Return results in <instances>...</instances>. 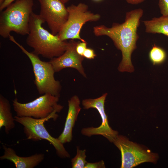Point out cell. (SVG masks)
<instances>
[{
    "label": "cell",
    "mask_w": 168,
    "mask_h": 168,
    "mask_svg": "<svg viewBox=\"0 0 168 168\" xmlns=\"http://www.w3.org/2000/svg\"><path fill=\"white\" fill-rule=\"evenodd\" d=\"M113 143L121 153V168H132L145 162L155 163L159 159L157 153L130 141L122 135H118Z\"/></svg>",
    "instance_id": "obj_7"
},
{
    "label": "cell",
    "mask_w": 168,
    "mask_h": 168,
    "mask_svg": "<svg viewBox=\"0 0 168 168\" xmlns=\"http://www.w3.org/2000/svg\"><path fill=\"white\" fill-rule=\"evenodd\" d=\"M127 2L130 4L136 5L140 3L145 0H126Z\"/></svg>",
    "instance_id": "obj_23"
},
{
    "label": "cell",
    "mask_w": 168,
    "mask_h": 168,
    "mask_svg": "<svg viewBox=\"0 0 168 168\" xmlns=\"http://www.w3.org/2000/svg\"><path fill=\"white\" fill-rule=\"evenodd\" d=\"M67 8L68 14V19L57 35L63 41L78 39L86 41L80 36L82 27L87 22L98 21L100 16L89 11L88 6L84 3L77 5L72 4Z\"/></svg>",
    "instance_id": "obj_6"
},
{
    "label": "cell",
    "mask_w": 168,
    "mask_h": 168,
    "mask_svg": "<svg viewBox=\"0 0 168 168\" xmlns=\"http://www.w3.org/2000/svg\"><path fill=\"white\" fill-rule=\"evenodd\" d=\"M105 167L104 161L103 160H101L94 163L87 162L85 168H105Z\"/></svg>",
    "instance_id": "obj_19"
},
{
    "label": "cell",
    "mask_w": 168,
    "mask_h": 168,
    "mask_svg": "<svg viewBox=\"0 0 168 168\" xmlns=\"http://www.w3.org/2000/svg\"><path fill=\"white\" fill-rule=\"evenodd\" d=\"M59 97L46 93L26 103L19 102L15 98L12 101L16 116L28 117L36 119H43L53 116L56 119L63 106L58 104Z\"/></svg>",
    "instance_id": "obj_5"
},
{
    "label": "cell",
    "mask_w": 168,
    "mask_h": 168,
    "mask_svg": "<svg viewBox=\"0 0 168 168\" xmlns=\"http://www.w3.org/2000/svg\"><path fill=\"white\" fill-rule=\"evenodd\" d=\"M143 13L141 8L135 9L126 13L125 21L122 23H114L111 27L101 25L93 28L96 36H108L121 51L122 59L118 68L120 72H132L134 71L131 57L137 48L136 43L139 38L137 29Z\"/></svg>",
    "instance_id": "obj_1"
},
{
    "label": "cell",
    "mask_w": 168,
    "mask_h": 168,
    "mask_svg": "<svg viewBox=\"0 0 168 168\" xmlns=\"http://www.w3.org/2000/svg\"><path fill=\"white\" fill-rule=\"evenodd\" d=\"M146 32L161 34L168 36V16L162 15L143 21Z\"/></svg>",
    "instance_id": "obj_15"
},
{
    "label": "cell",
    "mask_w": 168,
    "mask_h": 168,
    "mask_svg": "<svg viewBox=\"0 0 168 168\" xmlns=\"http://www.w3.org/2000/svg\"><path fill=\"white\" fill-rule=\"evenodd\" d=\"M158 6L162 15L168 16V0H159Z\"/></svg>",
    "instance_id": "obj_18"
},
{
    "label": "cell",
    "mask_w": 168,
    "mask_h": 168,
    "mask_svg": "<svg viewBox=\"0 0 168 168\" xmlns=\"http://www.w3.org/2000/svg\"><path fill=\"white\" fill-rule=\"evenodd\" d=\"M16 122L24 127V131L27 139L34 141L42 139L49 141L55 148L58 156L62 158H69L70 155L64 148L63 144L58 138L52 137L45 128L44 123L46 121L53 119H57L53 116H49L46 118L36 119L28 117H14Z\"/></svg>",
    "instance_id": "obj_8"
},
{
    "label": "cell",
    "mask_w": 168,
    "mask_h": 168,
    "mask_svg": "<svg viewBox=\"0 0 168 168\" xmlns=\"http://www.w3.org/2000/svg\"><path fill=\"white\" fill-rule=\"evenodd\" d=\"M68 110L63 131L58 138L63 144L72 140V131L81 108L79 97L74 95L68 101Z\"/></svg>",
    "instance_id": "obj_12"
},
{
    "label": "cell",
    "mask_w": 168,
    "mask_h": 168,
    "mask_svg": "<svg viewBox=\"0 0 168 168\" xmlns=\"http://www.w3.org/2000/svg\"><path fill=\"white\" fill-rule=\"evenodd\" d=\"M8 38L29 59L35 77L34 83L39 93L41 95L49 93L59 97L61 85L60 82L55 78V72L49 61H42L38 55L28 51L16 40L13 36L10 35Z\"/></svg>",
    "instance_id": "obj_4"
},
{
    "label": "cell",
    "mask_w": 168,
    "mask_h": 168,
    "mask_svg": "<svg viewBox=\"0 0 168 168\" xmlns=\"http://www.w3.org/2000/svg\"><path fill=\"white\" fill-rule=\"evenodd\" d=\"M14 118L12 116L9 101L0 95V129L5 127V132L8 133L15 127Z\"/></svg>",
    "instance_id": "obj_14"
},
{
    "label": "cell",
    "mask_w": 168,
    "mask_h": 168,
    "mask_svg": "<svg viewBox=\"0 0 168 168\" xmlns=\"http://www.w3.org/2000/svg\"><path fill=\"white\" fill-rule=\"evenodd\" d=\"M94 2H98L102 1L103 0H92Z\"/></svg>",
    "instance_id": "obj_26"
},
{
    "label": "cell",
    "mask_w": 168,
    "mask_h": 168,
    "mask_svg": "<svg viewBox=\"0 0 168 168\" xmlns=\"http://www.w3.org/2000/svg\"><path fill=\"white\" fill-rule=\"evenodd\" d=\"M40 5L39 14L46 22L51 33L57 35L67 21V8L60 0H38Z\"/></svg>",
    "instance_id": "obj_10"
},
{
    "label": "cell",
    "mask_w": 168,
    "mask_h": 168,
    "mask_svg": "<svg viewBox=\"0 0 168 168\" xmlns=\"http://www.w3.org/2000/svg\"><path fill=\"white\" fill-rule=\"evenodd\" d=\"M78 42L72 40L68 42L66 50L62 55L50 59L49 62L55 72L66 68H72L77 70L84 77H86L82 65L84 57L78 54L76 50Z\"/></svg>",
    "instance_id": "obj_11"
},
{
    "label": "cell",
    "mask_w": 168,
    "mask_h": 168,
    "mask_svg": "<svg viewBox=\"0 0 168 168\" xmlns=\"http://www.w3.org/2000/svg\"><path fill=\"white\" fill-rule=\"evenodd\" d=\"M86 149L81 150L77 147V154L71 160L72 168H85L87 162L86 160Z\"/></svg>",
    "instance_id": "obj_17"
},
{
    "label": "cell",
    "mask_w": 168,
    "mask_h": 168,
    "mask_svg": "<svg viewBox=\"0 0 168 168\" xmlns=\"http://www.w3.org/2000/svg\"><path fill=\"white\" fill-rule=\"evenodd\" d=\"M83 56L87 59H92L95 58L96 55L92 49L87 48L84 51Z\"/></svg>",
    "instance_id": "obj_21"
},
{
    "label": "cell",
    "mask_w": 168,
    "mask_h": 168,
    "mask_svg": "<svg viewBox=\"0 0 168 168\" xmlns=\"http://www.w3.org/2000/svg\"><path fill=\"white\" fill-rule=\"evenodd\" d=\"M33 0H17L12 3L0 15V35L8 38L11 32L25 35L29 32V22L33 12Z\"/></svg>",
    "instance_id": "obj_3"
},
{
    "label": "cell",
    "mask_w": 168,
    "mask_h": 168,
    "mask_svg": "<svg viewBox=\"0 0 168 168\" xmlns=\"http://www.w3.org/2000/svg\"><path fill=\"white\" fill-rule=\"evenodd\" d=\"M63 3L65 4V3L69 1L70 0H60Z\"/></svg>",
    "instance_id": "obj_24"
},
{
    "label": "cell",
    "mask_w": 168,
    "mask_h": 168,
    "mask_svg": "<svg viewBox=\"0 0 168 168\" xmlns=\"http://www.w3.org/2000/svg\"><path fill=\"white\" fill-rule=\"evenodd\" d=\"M87 44L86 41L78 42L76 47V50L78 54L83 56L84 51L87 48Z\"/></svg>",
    "instance_id": "obj_20"
},
{
    "label": "cell",
    "mask_w": 168,
    "mask_h": 168,
    "mask_svg": "<svg viewBox=\"0 0 168 168\" xmlns=\"http://www.w3.org/2000/svg\"><path fill=\"white\" fill-rule=\"evenodd\" d=\"M5 0H0V5H1Z\"/></svg>",
    "instance_id": "obj_25"
},
{
    "label": "cell",
    "mask_w": 168,
    "mask_h": 168,
    "mask_svg": "<svg viewBox=\"0 0 168 168\" xmlns=\"http://www.w3.org/2000/svg\"><path fill=\"white\" fill-rule=\"evenodd\" d=\"M166 57L165 51L162 48L155 44L149 53V59L153 65L162 64L166 60Z\"/></svg>",
    "instance_id": "obj_16"
},
{
    "label": "cell",
    "mask_w": 168,
    "mask_h": 168,
    "mask_svg": "<svg viewBox=\"0 0 168 168\" xmlns=\"http://www.w3.org/2000/svg\"><path fill=\"white\" fill-rule=\"evenodd\" d=\"M4 154L0 157L1 160H7L13 162L16 168H33L44 159L43 154H35L28 157L18 156L12 148L2 145Z\"/></svg>",
    "instance_id": "obj_13"
},
{
    "label": "cell",
    "mask_w": 168,
    "mask_h": 168,
    "mask_svg": "<svg viewBox=\"0 0 168 168\" xmlns=\"http://www.w3.org/2000/svg\"><path fill=\"white\" fill-rule=\"evenodd\" d=\"M107 95L105 93L95 99H86L82 101V105L85 110L90 108L96 109L99 113L102 120L101 125L98 127H89L83 128L82 134L90 137L94 135H100L105 137L110 142H113L118 132L113 130L109 126L107 116L105 113V103Z\"/></svg>",
    "instance_id": "obj_9"
},
{
    "label": "cell",
    "mask_w": 168,
    "mask_h": 168,
    "mask_svg": "<svg viewBox=\"0 0 168 168\" xmlns=\"http://www.w3.org/2000/svg\"><path fill=\"white\" fill-rule=\"evenodd\" d=\"M16 0H5L2 4L0 5V11H2L4 9L12 3L13 2Z\"/></svg>",
    "instance_id": "obj_22"
},
{
    "label": "cell",
    "mask_w": 168,
    "mask_h": 168,
    "mask_svg": "<svg viewBox=\"0 0 168 168\" xmlns=\"http://www.w3.org/2000/svg\"><path fill=\"white\" fill-rule=\"evenodd\" d=\"M45 22L39 14L32 12L26 42L33 49L34 54L51 59L65 52L68 42L61 40L57 35H54L43 28L42 25Z\"/></svg>",
    "instance_id": "obj_2"
}]
</instances>
